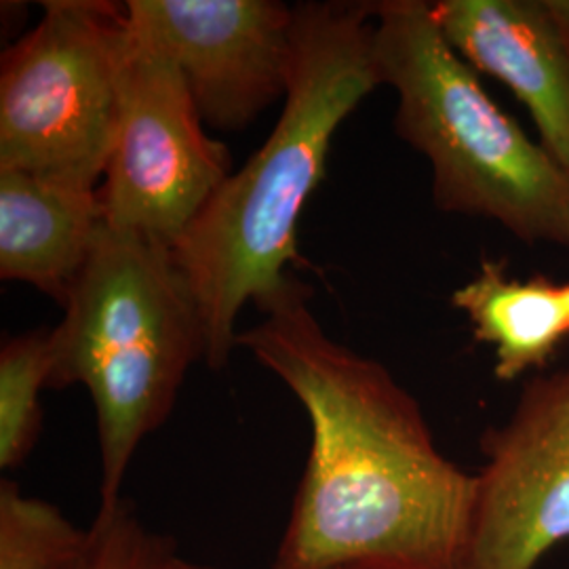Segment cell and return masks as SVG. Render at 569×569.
<instances>
[{
    "mask_svg": "<svg viewBox=\"0 0 569 569\" xmlns=\"http://www.w3.org/2000/svg\"><path fill=\"white\" fill-rule=\"evenodd\" d=\"M298 283L239 333L305 407L310 451L272 569H462L477 475L387 367L329 338Z\"/></svg>",
    "mask_w": 569,
    "mask_h": 569,
    "instance_id": "cell-1",
    "label": "cell"
},
{
    "mask_svg": "<svg viewBox=\"0 0 569 569\" xmlns=\"http://www.w3.org/2000/svg\"><path fill=\"white\" fill-rule=\"evenodd\" d=\"M373 4L300 2L293 70L281 117L249 161L226 178L171 253L203 315L204 363L228 366L244 305L262 312L300 281L298 224L326 176L338 127L380 84Z\"/></svg>",
    "mask_w": 569,
    "mask_h": 569,
    "instance_id": "cell-2",
    "label": "cell"
},
{
    "mask_svg": "<svg viewBox=\"0 0 569 569\" xmlns=\"http://www.w3.org/2000/svg\"><path fill=\"white\" fill-rule=\"evenodd\" d=\"M61 306L49 388H87L102 453L100 507H112L140 443L163 427L188 369L207 357L203 315L169 247L106 222Z\"/></svg>",
    "mask_w": 569,
    "mask_h": 569,
    "instance_id": "cell-3",
    "label": "cell"
},
{
    "mask_svg": "<svg viewBox=\"0 0 569 569\" xmlns=\"http://www.w3.org/2000/svg\"><path fill=\"white\" fill-rule=\"evenodd\" d=\"M373 58L380 84L397 93V136L430 163L439 209L569 249L568 171L489 98L430 2H376Z\"/></svg>",
    "mask_w": 569,
    "mask_h": 569,
    "instance_id": "cell-4",
    "label": "cell"
},
{
    "mask_svg": "<svg viewBox=\"0 0 569 569\" xmlns=\"http://www.w3.org/2000/svg\"><path fill=\"white\" fill-rule=\"evenodd\" d=\"M42 9L2 53L0 171L96 186L119 129L127 7L49 0Z\"/></svg>",
    "mask_w": 569,
    "mask_h": 569,
    "instance_id": "cell-5",
    "label": "cell"
},
{
    "mask_svg": "<svg viewBox=\"0 0 569 569\" xmlns=\"http://www.w3.org/2000/svg\"><path fill=\"white\" fill-rule=\"evenodd\" d=\"M203 124L178 63L129 18L119 129L100 188L103 222L173 249L232 173L228 148Z\"/></svg>",
    "mask_w": 569,
    "mask_h": 569,
    "instance_id": "cell-6",
    "label": "cell"
},
{
    "mask_svg": "<svg viewBox=\"0 0 569 569\" xmlns=\"http://www.w3.org/2000/svg\"><path fill=\"white\" fill-rule=\"evenodd\" d=\"M481 451L462 569H533L569 538V367L531 378Z\"/></svg>",
    "mask_w": 569,
    "mask_h": 569,
    "instance_id": "cell-7",
    "label": "cell"
},
{
    "mask_svg": "<svg viewBox=\"0 0 569 569\" xmlns=\"http://www.w3.org/2000/svg\"><path fill=\"white\" fill-rule=\"evenodd\" d=\"M124 7L178 63L211 129L241 131L284 100L296 7L277 0H127Z\"/></svg>",
    "mask_w": 569,
    "mask_h": 569,
    "instance_id": "cell-8",
    "label": "cell"
},
{
    "mask_svg": "<svg viewBox=\"0 0 569 569\" xmlns=\"http://www.w3.org/2000/svg\"><path fill=\"white\" fill-rule=\"evenodd\" d=\"M430 7L453 51L509 87L545 150L569 173V34L550 0H437Z\"/></svg>",
    "mask_w": 569,
    "mask_h": 569,
    "instance_id": "cell-9",
    "label": "cell"
},
{
    "mask_svg": "<svg viewBox=\"0 0 569 569\" xmlns=\"http://www.w3.org/2000/svg\"><path fill=\"white\" fill-rule=\"evenodd\" d=\"M103 224L100 188L0 171V277L63 305Z\"/></svg>",
    "mask_w": 569,
    "mask_h": 569,
    "instance_id": "cell-10",
    "label": "cell"
},
{
    "mask_svg": "<svg viewBox=\"0 0 569 569\" xmlns=\"http://www.w3.org/2000/svg\"><path fill=\"white\" fill-rule=\"evenodd\" d=\"M479 342L493 350V376L515 382L547 366L569 338V300L563 284L536 274L515 279L507 262L483 260L477 274L451 293Z\"/></svg>",
    "mask_w": 569,
    "mask_h": 569,
    "instance_id": "cell-11",
    "label": "cell"
},
{
    "mask_svg": "<svg viewBox=\"0 0 569 569\" xmlns=\"http://www.w3.org/2000/svg\"><path fill=\"white\" fill-rule=\"evenodd\" d=\"M53 369L51 331L9 338L0 350V468H20L41 437L42 388Z\"/></svg>",
    "mask_w": 569,
    "mask_h": 569,
    "instance_id": "cell-12",
    "label": "cell"
},
{
    "mask_svg": "<svg viewBox=\"0 0 569 569\" xmlns=\"http://www.w3.org/2000/svg\"><path fill=\"white\" fill-rule=\"evenodd\" d=\"M56 505L26 496L13 481L0 486V569H72L87 547Z\"/></svg>",
    "mask_w": 569,
    "mask_h": 569,
    "instance_id": "cell-13",
    "label": "cell"
},
{
    "mask_svg": "<svg viewBox=\"0 0 569 569\" xmlns=\"http://www.w3.org/2000/svg\"><path fill=\"white\" fill-rule=\"evenodd\" d=\"M87 531V547L72 569H167L176 555L171 542L148 528L124 498L100 507Z\"/></svg>",
    "mask_w": 569,
    "mask_h": 569,
    "instance_id": "cell-14",
    "label": "cell"
},
{
    "mask_svg": "<svg viewBox=\"0 0 569 569\" xmlns=\"http://www.w3.org/2000/svg\"><path fill=\"white\" fill-rule=\"evenodd\" d=\"M167 569H218V568H209V566H201V563H194V561H188V559H183L180 557L178 552L169 559V563H167Z\"/></svg>",
    "mask_w": 569,
    "mask_h": 569,
    "instance_id": "cell-15",
    "label": "cell"
},
{
    "mask_svg": "<svg viewBox=\"0 0 569 569\" xmlns=\"http://www.w3.org/2000/svg\"><path fill=\"white\" fill-rule=\"evenodd\" d=\"M563 287H566V293H568V300H569V283H563Z\"/></svg>",
    "mask_w": 569,
    "mask_h": 569,
    "instance_id": "cell-16",
    "label": "cell"
}]
</instances>
